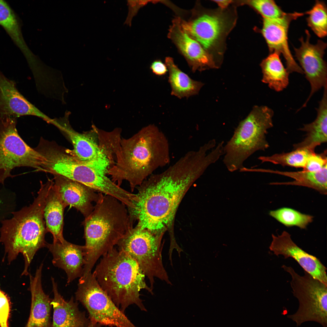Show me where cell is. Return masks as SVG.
Here are the masks:
<instances>
[{
	"label": "cell",
	"instance_id": "obj_1",
	"mask_svg": "<svg viewBox=\"0 0 327 327\" xmlns=\"http://www.w3.org/2000/svg\"><path fill=\"white\" fill-rule=\"evenodd\" d=\"M203 174L193 161L181 157L162 173L151 174L136 188L138 201L130 214L141 229L163 236L168 231L170 241L175 240L173 224L183 198L193 184Z\"/></svg>",
	"mask_w": 327,
	"mask_h": 327
},
{
	"label": "cell",
	"instance_id": "obj_2",
	"mask_svg": "<svg viewBox=\"0 0 327 327\" xmlns=\"http://www.w3.org/2000/svg\"><path fill=\"white\" fill-rule=\"evenodd\" d=\"M169 146L164 134L154 124L145 127L128 138H121L113 165L107 174L120 186L129 183L131 192L157 168L170 161Z\"/></svg>",
	"mask_w": 327,
	"mask_h": 327
},
{
	"label": "cell",
	"instance_id": "obj_3",
	"mask_svg": "<svg viewBox=\"0 0 327 327\" xmlns=\"http://www.w3.org/2000/svg\"><path fill=\"white\" fill-rule=\"evenodd\" d=\"M48 180L40 182V187L32 203L18 211L2 222L0 241L4 245L5 254L8 263L18 255H22L24 267L22 275L29 274L28 269L33 258L40 249L46 247L45 236L47 232L44 217L46 198L53 184Z\"/></svg>",
	"mask_w": 327,
	"mask_h": 327
},
{
	"label": "cell",
	"instance_id": "obj_4",
	"mask_svg": "<svg viewBox=\"0 0 327 327\" xmlns=\"http://www.w3.org/2000/svg\"><path fill=\"white\" fill-rule=\"evenodd\" d=\"M95 203L83 222L85 243L82 275L91 272L99 259L133 227L126 206L116 198L101 193Z\"/></svg>",
	"mask_w": 327,
	"mask_h": 327
},
{
	"label": "cell",
	"instance_id": "obj_5",
	"mask_svg": "<svg viewBox=\"0 0 327 327\" xmlns=\"http://www.w3.org/2000/svg\"><path fill=\"white\" fill-rule=\"evenodd\" d=\"M102 289L123 313L130 306L147 311L140 298L142 289L153 295L145 276L136 262L114 247L101 257L93 272Z\"/></svg>",
	"mask_w": 327,
	"mask_h": 327
},
{
	"label": "cell",
	"instance_id": "obj_6",
	"mask_svg": "<svg viewBox=\"0 0 327 327\" xmlns=\"http://www.w3.org/2000/svg\"><path fill=\"white\" fill-rule=\"evenodd\" d=\"M273 114L272 110L268 107L256 106L240 122L224 146L223 161L229 171L240 170L244 167V161L251 155L269 147L266 135L273 126Z\"/></svg>",
	"mask_w": 327,
	"mask_h": 327
},
{
	"label": "cell",
	"instance_id": "obj_7",
	"mask_svg": "<svg viewBox=\"0 0 327 327\" xmlns=\"http://www.w3.org/2000/svg\"><path fill=\"white\" fill-rule=\"evenodd\" d=\"M282 268L291 276L292 293L299 303L297 311L287 318L297 327L313 322L327 327V285L306 271L302 276L290 266L283 265Z\"/></svg>",
	"mask_w": 327,
	"mask_h": 327
},
{
	"label": "cell",
	"instance_id": "obj_8",
	"mask_svg": "<svg viewBox=\"0 0 327 327\" xmlns=\"http://www.w3.org/2000/svg\"><path fill=\"white\" fill-rule=\"evenodd\" d=\"M163 236L155 235L137 225L119 241L117 249L135 260L149 281L153 291L155 278L172 285L163 265L161 242Z\"/></svg>",
	"mask_w": 327,
	"mask_h": 327
},
{
	"label": "cell",
	"instance_id": "obj_9",
	"mask_svg": "<svg viewBox=\"0 0 327 327\" xmlns=\"http://www.w3.org/2000/svg\"><path fill=\"white\" fill-rule=\"evenodd\" d=\"M17 118H0V184L12 177V171L29 167L43 171L45 159L36 149L28 146L18 134Z\"/></svg>",
	"mask_w": 327,
	"mask_h": 327
},
{
	"label": "cell",
	"instance_id": "obj_10",
	"mask_svg": "<svg viewBox=\"0 0 327 327\" xmlns=\"http://www.w3.org/2000/svg\"><path fill=\"white\" fill-rule=\"evenodd\" d=\"M80 278L76 299L87 309L90 321L111 327H137L102 289L93 272Z\"/></svg>",
	"mask_w": 327,
	"mask_h": 327
},
{
	"label": "cell",
	"instance_id": "obj_11",
	"mask_svg": "<svg viewBox=\"0 0 327 327\" xmlns=\"http://www.w3.org/2000/svg\"><path fill=\"white\" fill-rule=\"evenodd\" d=\"M306 39L303 37L299 39L300 46L294 48L295 56L299 61L306 77L311 87L310 94L301 107H305L313 95L322 87L327 85V65L323 56L327 44L321 40L315 44L310 42L311 35L306 30Z\"/></svg>",
	"mask_w": 327,
	"mask_h": 327
},
{
	"label": "cell",
	"instance_id": "obj_12",
	"mask_svg": "<svg viewBox=\"0 0 327 327\" xmlns=\"http://www.w3.org/2000/svg\"><path fill=\"white\" fill-rule=\"evenodd\" d=\"M305 14V12H295L286 13L282 17L276 19L263 18L261 32L267 44L270 54H282L286 61V68L289 74L293 72L304 73L289 50L288 34L291 22Z\"/></svg>",
	"mask_w": 327,
	"mask_h": 327
},
{
	"label": "cell",
	"instance_id": "obj_13",
	"mask_svg": "<svg viewBox=\"0 0 327 327\" xmlns=\"http://www.w3.org/2000/svg\"><path fill=\"white\" fill-rule=\"evenodd\" d=\"M269 249L276 256L294 259L306 271L314 278L327 285L326 268L315 256L305 251L292 240L291 235L284 231L280 234H272Z\"/></svg>",
	"mask_w": 327,
	"mask_h": 327
},
{
	"label": "cell",
	"instance_id": "obj_14",
	"mask_svg": "<svg viewBox=\"0 0 327 327\" xmlns=\"http://www.w3.org/2000/svg\"><path fill=\"white\" fill-rule=\"evenodd\" d=\"M33 115L51 123V119L29 101L18 91L15 81L0 71V118Z\"/></svg>",
	"mask_w": 327,
	"mask_h": 327
},
{
	"label": "cell",
	"instance_id": "obj_15",
	"mask_svg": "<svg viewBox=\"0 0 327 327\" xmlns=\"http://www.w3.org/2000/svg\"><path fill=\"white\" fill-rule=\"evenodd\" d=\"M54 175V186L65 207H73L85 217L88 216L94 209L93 203L98 200L101 193L65 177Z\"/></svg>",
	"mask_w": 327,
	"mask_h": 327
},
{
	"label": "cell",
	"instance_id": "obj_16",
	"mask_svg": "<svg viewBox=\"0 0 327 327\" xmlns=\"http://www.w3.org/2000/svg\"><path fill=\"white\" fill-rule=\"evenodd\" d=\"M168 36L184 56L193 72L216 67L206 50L182 27L180 18L173 21Z\"/></svg>",
	"mask_w": 327,
	"mask_h": 327
},
{
	"label": "cell",
	"instance_id": "obj_17",
	"mask_svg": "<svg viewBox=\"0 0 327 327\" xmlns=\"http://www.w3.org/2000/svg\"><path fill=\"white\" fill-rule=\"evenodd\" d=\"M46 247L52 254L53 265L66 272L68 284L81 276L84 264V246L74 244L65 240L62 242L47 243Z\"/></svg>",
	"mask_w": 327,
	"mask_h": 327
},
{
	"label": "cell",
	"instance_id": "obj_18",
	"mask_svg": "<svg viewBox=\"0 0 327 327\" xmlns=\"http://www.w3.org/2000/svg\"><path fill=\"white\" fill-rule=\"evenodd\" d=\"M54 125L64 132L70 139L73 149L68 150L78 160L89 163L108 160L100 148L95 126H92V129L90 131L81 133L57 120Z\"/></svg>",
	"mask_w": 327,
	"mask_h": 327
},
{
	"label": "cell",
	"instance_id": "obj_19",
	"mask_svg": "<svg viewBox=\"0 0 327 327\" xmlns=\"http://www.w3.org/2000/svg\"><path fill=\"white\" fill-rule=\"evenodd\" d=\"M181 25L205 50L210 49L219 39L225 27L223 19L215 15L204 14L188 21L180 18Z\"/></svg>",
	"mask_w": 327,
	"mask_h": 327
},
{
	"label": "cell",
	"instance_id": "obj_20",
	"mask_svg": "<svg viewBox=\"0 0 327 327\" xmlns=\"http://www.w3.org/2000/svg\"><path fill=\"white\" fill-rule=\"evenodd\" d=\"M51 280L54 295L51 302L53 309L52 327H87L90 320L79 310L73 298L65 300L58 291L54 278L51 277Z\"/></svg>",
	"mask_w": 327,
	"mask_h": 327
},
{
	"label": "cell",
	"instance_id": "obj_21",
	"mask_svg": "<svg viewBox=\"0 0 327 327\" xmlns=\"http://www.w3.org/2000/svg\"><path fill=\"white\" fill-rule=\"evenodd\" d=\"M41 264L36 269L34 276L29 274L30 290L31 294V307L27 326L48 327L51 301L44 292L41 283Z\"/></svg>",
	"mask_w": 327,
	"mask_h": 327
},
{
	"label": "cell",
	"instance_id": "obj_22",
	"mask_svg": "<svg viewBox=\"0 0 327 327\" xmlns=\"http://www.w3.org/2000/svg\"><path fill=\"white\" fill-rule=\"evenodd\" d=\"M324 88L322 97L317 109L316 118L313 122L304 124L303 127L300 129L301 130L306 132V136L300 142L293 145L294 149L305 148L314 152L317 146L327 142V85Z\"/></svg>",
	"mask_w": 327,
	"mask_h": 327
},
{
	"label": "cell",
	"instance_id": "obj_23",
	"mask_svg": "<svg viewBox=\"0 0 327 327\" xmlns=\"http://www.w3.org/2000/svg\"><path fill=\"white\" fill-rule=\"evenodd\" d=\"M65 207L53 183L47 195L44 210L46 228L52 234L53 242H62L65 240L63 229Z\"/></svg>",
	"mask_w": 327,
	"mask_h": 327
},
{
	"label": "cell",
	"instance_id": "obj_24",
	"mask_svg": "<svg viewBox=\"0 0 327 327\" xmlns=\"http://www.w3.org/2000/svg\"><path fill=\"white\" fill-rule=\"evenodd\" d=\"M327 166L321 170L312 172L303 170L296 172L282 171L261 169V172L279 174L294 179L292 181L272 182L273 185H290L305 187L317 191L320 193L326 195L327 191Z\"/></svg>",
	"mask_w": 327,
	"mask_h": 327
},
{
	"label": "cell",
	"instance_id": "obj_25",
	"mask_svg": "<svg viewBox=\"0 0 327 327\" xmlns=\"http://www.w3.org/2000/svg\"><path fill=\"white\" fill-rule=\"evenodd\" d=\"M165 63L169 72L168 82L171 87V95L181 99L198 94L203 85L202 83L194 80L181 71L172 58L167 57Z\"/></svg>",
	"mask_w": 327,
	"mask_h": 327
},
{
	"label": "cell",
	"instance_id": "obj_26",
	"mask_svg": "<svg viewBox=\"0 0 327 327\" xmlns=\"http://www.w3.org/2000/svg\"><path fill=\"white\" fill-rule=\"evenodd\" d=\"M279 56L276 53L270 54L260 64L263 74L262 82L276 91L284 90L289 83V73L283 65Z\"/></svg>",
	"mask_w": 327,
	"mask_h": 327
},
{
	"label": "cell",
	"instance_id": "obj_27",
	"mask_svg": "<svg viewBox=\"0 0 327 327\" xmlns=\"http://www.w3.org/2000/svg\"><path fill=\"white\" fill-rule=\"evenodd\" d=\"M0 25L29 60L30 53L23 40L19 20L9 5L2 0H0Z\"/></svg>",
	"mask_w": 327,
	"mask_h": 327
},
{
	"label": "cell",
	"instance_id": "obj_28",
	"mask_svg": "<svg viewBox=\"0 0 327 327\" xmlns=\"http://www.w3.org/2000/svg\"><path fill=\"white\" fill-rule=\"evenodd\" d=\"M314 152L305 148H299L290 152L276 154L268 156H260L258 159L262 163L269 162L283 166L304 169L309 156Z\"/></svg>",
	"mask_w": 327,
	"mask_h": 327
},
{
	"label": "cell",
	"instance_id": "obj_29",
	"mask_svg": "<svg viewBox=\"0 0 327 327\" xmlns=\"http://www.w3.org/2000/svg\"><path fill=\"white\" fill-rule=\"evenodd\" d=\"M269 214L286 226H296L302 229H305L313 219L312 215L286 207L270 211Z\"/></svg>",
	"mask_w": 327,
	"mask_h": 327
},
{
	"label": "cell",
	"instance_id": "obj_30",
	"mask_svg": "<svg viewBox=\"0 0 327 327\" xmlns=\"http://www.w3.org/2000/svg\"><path fill=\"white\" fill-rule=\"evenodd\" d=\"M305 13L309 15L306 19L307 25L320 38L326 36L327 11L325 2L316 0L312 8Z\"/></svg>",
	"mask_w": 327,
	"mask_h": 327
},
{
	"label": "cell",
	"instance_id": "obj_31",
	"mask_svg": "<svg viewBox=\"0 0 327 327\" xmlns=\"http://www.w3.org/2000/svg\"><path fill=\"white\" fill-rule=\"evenodd\" d=\"M248 3L263 18H277L282 17L286 13L272 0H253L249 1Z\"/></svg>",
	"mask_w": 327,
	"mask_h": 327
},
{
	"label": "cell",
	"instance_id": "obj_32",
	"mask_svg": "<svg viewBox=\"0 0 327 327\" xmlns=\"http://www.w3.org/2000/svg\"><path fill=\"white\" fill-rule=\"evenodd\" d=\"M327 151L320 154L312 153L309 156L304 170L312 172H318L327 165Z\"/></svg>",
	"mask_w": 327,
	"mask_h": 327
},
{
	"label": "cell",
	"instance_id": "obj_33",
	"mask_svg": "<svg viewBox=\"0 0 327 327\" xmlns=\"http://www.w3.org/2000/svg\"><path fill=\"white\" fill-rule=\"evenodd\" d=\"M10 312L9 300L5 294L0 289V327H8Z\"/></svg>",
	"mask_w": 327,
	"mask_h": 327
},
{
	"label": "cell",
	"instance_id": "obj_34",
	"mask_svg": "<svg viewBox=\"0 0 327 327\" xmlns=\"http://www.w3.org/2000/svg\"><path fill=\"white\" fill-rule=\"evenodd\" d=\"M148 1H128V5L129 6V13L127 20L125 23L130 25L131 20L132 17L135 15L138 9L145 5L146 4Z\"/></svg>",
	"mask_w": 327,
	"mask_h": 327
},
{
	"label": "cell",
	"instance_id": "obj_35",
	"mask_svg": "<svg viewBox=\"0 0 327 327\" xmlns=\"http://www.w3.org/2000/svg\"><path fill=\"white\" fill-rule=\"evenodd\" d=\"M150 69L155 75L161 76L165 75L168 70L166 64L160 60H156L151 64Z\"/></svg>",
	"mask_w": 327,
	"mask_h": 327
},
{
	"label": "cell",
	"instance_id": "obj_36",
	"mask_svg": "<svg viewBox=\"0 0 327 327\" xmlns=\"http://www.w3.org/2000/svg\"><path fill=\"white\" fill-rule=\"evenodd\" d=\"M215 2L222 8H225L229 5L232 2L230 0H215Z\"/></svg>",
	"mask_w": 327,
	"mask_h": 327
},
{
	"label": "cell",
	"instance_id": "obj_37",
	"mask_svg": "<svg viewBox=\"0 0 327 327\" xmlns=\"http://www.w3.org/2000/svg\"><path fill=\"white\" fill-rule=\"evenodd\" d=\"M101 325L99 323L91 322H90L87 327H101Z\"/></svg>",
	"mask_w": 327,
	"mask_h": 327
},
{
	"label": "cell",
	"instance_id": "obj_38",
	"mask_svg": "<svg viewBox=\"0 0 327 327\" xmlns=\"http://www.w3.org/2000/svg\"><path fill=\"white\" fill-rule=\"evenodd\" d=\"M29 327V326H27V327Z\"/></svg>",
	"mask_w": 327,
	"mask_h": 327
}]
</instances>
